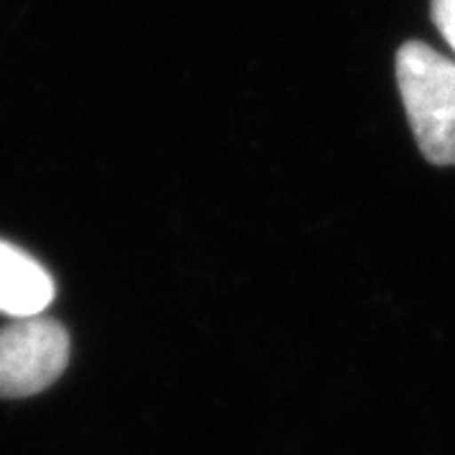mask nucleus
Returning a JSON list of instances; mask_svg holds the SVG:
<instances>
[{"label":"nucleus","instance_id":"1","mask_svg":"<svg viewBox=\"0 0 455 455\" xmlns=\"http://www.w3.org/2000/svg\"><path fill=\"white\" fill-rule=\"evenodd\" d=\"M397 82L425 157L433 164H455V61L410 41L397 53Z\"/></svg>","mask_w":455,"mask_h":455},{"label":"nucleus","instance_id":"3","mask_svg":"<svg viewBox=\"0 0 455 455\" xmlns=\"http://www.w3.org/2000/svg\"><path fill=\"white\" fill-rule=\"evenodd\" d=\"M56 296V286L51 274L8 241H0V311L26 319L41 316Z\"/></svg>","mask_w":455,"mask_h":455},{"label":"nucleus","instance_id":"2","mask_svg":"<svg viewBox=\"0 0 455 455\" xmlns=\"http://www.w3.org/2000/svg\"><path fill=\"white\" fill-rule=\"evenodd\" d=\"M71 341L53 319L26 316L0 329V397L20 400L51 387L68 364Z\"/></svg>","mask_w":455,"mask_h":455},{"label":"nucleus","instance_id":"4","mask_svg":"<svg viewBox=\"0 0 455 455\" xmlns=\"http://www.w3.org/2000/svg\"><path fill=\"white\" fill-rule=\"evenodd\" d=\"M433 20L455 51V0H433Z\"/></svg>","mask_w":455,"mask_h":455}]
</instances>
